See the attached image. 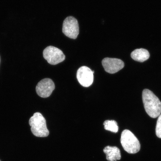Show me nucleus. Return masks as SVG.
<instances>
[{
	"instance_id": "f257e3e1",
	"label": "nucleus",
	"mask_w": 161,
	"mask_h": 161,
	"mask_svg": "<svg viewBox=\"0 0 161 161\" xmlns=\"http://www.w3.org/2000/svg\"><path fill=\"white\" fill-rule=\"evenodd\" d=\"M142 100L145 109L152 118H156L161 114V102L153 92L148 89L142 92Z\"/></svg>"
},
{
	"instance_id": "f03ea898",
	"label": "nucleus",
	"mask_w": 161,
	"mask_h": 161,
	"mask_svg": "<svg viewBox=\"0 0 161 161\" xmlns=\"http://www.w3.org/2000/svg\"><path fill=\"white\" fill-rule=\"evenodd\" d=\"M31 130L34 136L44 137L49 136V132L46 126L45 119L41 114L36 112L30 118L29 121Z\"/></svg>"
},
{
	"instance_id": "7ed1b4c3",
	"label": "nucleus",
	"mask_w": 161,
	"mask_h": 161,
	"mask_svg": "<svg viewBox=\"0 0 161 161\" xmlns=\"http://www.w3.org/2000/svg\"><path fill=\"white\" fill-rule=\"evenodd\" d=\"M120 142L124 150L129 153H136L140 149L139 141L130 130H125L122 132Z\"/></svg>"
},
{
	"instance_id": "20e7f679",
	"label": "nucleus",
	"mask_w": 161,
	"mask_h": 161,
	"mask_svg": "<svg viewBox=\"0 0 161 161\" xmlns=\"http://www.w3.org/2000/svg\"><path fill=\"white\" fill-rule=\"evenodd\" d=\"M43 56L48 63L52 65H57L65 59V56L62 50L52 46L45 48L43 52Z\"/></svg>"
},
{
	"instance_id": "39448f33",
	"label": "nucleus",
	"mask_w": 161,
	"mask_h": 161,
	"mask_svg": "<svg viewBox=\"0 0 161 161\" xmlns=\"http://www.w3.org/2000/svg\"><path fill=\"white\" fill-rule=\"evenodd\" d=\"M62 32L70 39H76L79 33V25L77 19L72 16L66 18L63 22Z\"/></svg>"
},
{
	"instance_id": "423d86ee",
	"label": "nucleus",
	"mask_w": 161,
	"mask_h": 161,
	"mask_svg": "<svg viewBox=\"0 0 161 161\" xmlns=\"http://www.w3.org/2000/svg\"><path fill=\"white\" fill-rule=\"evenodd\" d=\"M55 89V84L50 78H46L40 80L36 87L38 95L42 98L49 97Z\"/></svg>"
},
{
	"instance_id": "0eeeda50",
	"label": "nucleus",
	"mask_w": 161,
	"mask_h": 161,
	"mask_svg": "<svg viewBox=\"0 0 161 161\" xmlns=\"http://www.w3.org/2000/svg\"><path fill=\"white\" fill-rule=\"evenodd\" d=\"M76 77L80 84L84 87L90 86L93 82L94 76L92 71L87 66L80 67L77 70Z\"/></svg>"
},
{
	"instance_id": "6e6552de",
	"label": "nucleus",
	"mask_w": 161,
	"mask_h": 161,
	"mask_svg": "<svg viewBox=\"0 0 161 161\" xmlns=\"http://www.w3.org/2000/svg\"><path fill=\"white\" fill-rule=\"evenodd\" d=\"M102 64L105 71L111 74L116 73L124 66V62L116 58H105L103 60Z\"/></svg>"
},
{
	"instance_id": "1a4fd4ad",
	"label": "nucleus",
	"mask_w": 161,
	"mask_h": 161,
	"mask_svg": "<svg viewBox=\"0 0 161 161\" xmlns=\"http://www.w3.org/2000/svg\"><path fill=\"white\" fill-rule=\"evenodd\" d=\"M106 154V159L108 161H116L120 159L121 156L120 150L116 147L108 146L103 149Z\"/></svg>"
},
{
	"instance_id": "9d476101",
	"label": "nucleus",
	"mask_w": 161,
	"mask_h": 161,
	"mask_svg": "<svg viewBox=\"0 0 161 161\" xmlns=\"http://www.w3.org/2000/svg\"><path fill=\"white\" fill-rule=\"evenodd\" d=\"M150 53L147 50L141 48L136 49L131 53V57L136 61L143 62L150 58Z\"/></svg>"
},
{
	"instance_id": "9b49d317",
	"label": "nucleus",
	"mask_w": 161,
	"mask_h": 161,
	"mask_svg": "<svg viewBox=\"0 0 161 161\" xmlns=\"http://www.w3.org/2000/svg\"><path fill=\"white\" fill-rule=\"evenodd\" d=\"M104 129L106 130L115 133L117 132L119 130L117 123L114 120H106L103 123Z\"/></svg>"
},
{
	"instance_id": "f8f14e48",
	"label": "nucleus",
	"mask_w": 161,
	"mask_h": 161,
	"mask_svg": "<svg viewBox=\"0 0 161 161\" xmlns=\"http://www.w3.org/2000/svg\"><path fill=\"white\" fill-rule=\"evenodd\" d=\"M156 135L158 138H161V114L158 116L156 128Z\"/></svg>"
},
{
	"instance_id": "ddd939ff",
	"label": "nucleus",
	"mask_w": 161,
	"mask_h": 161,
	"mask_svg": "<svg viewBox=\"0 0 161 161\" xmlns=\"http://www.w3.org/2000/svg\"><path fill=\"white\" fill-rule=\"evenodd\" d=\"M0 62H1V58H0Z\"/></svg>"
},
{
	"instance_id": "4468645a",
	"label": "nucleus",
	"mask_w": 161,
	"mask_h": 161,
	"mask_svg": "<svg viewBox=\"0 0 161 161\" xmlns=\"http://www.w3.org/2000/svg\"><path fill=\"white\" fill-rule=\"evenodd\" d=\"M0 161H1V160H0Z\"/></svg>"
}]
</instances>
